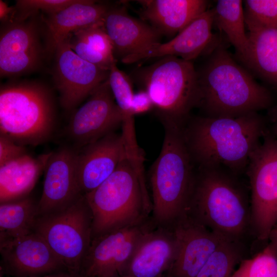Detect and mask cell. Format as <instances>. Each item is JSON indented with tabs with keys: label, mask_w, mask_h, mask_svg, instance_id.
<instances>
[{
	"label": "cell",
	"mask_w": 277,
	"mask_h": 277,
	"mask_svg": "<svg viewBox=\"0 0 277 277\" xmlns=\"http://www.w3.org/2000/svg\"><path fill=\"white\" fill-rule=\"evenodd\" d=\"M244 12L248 30L277 27V0L244 1Z\"/></svg>",
	"instance_id": "cell-31"
},
{
	"label": "cell",
	"mask_w": 277,
	"mask_h": 277,
	"mask_svg": "<svg viewBox=\"0 0 277 277\" xmlns=\"http://www.w3.org/2000/svg\"><path fill=\"white\" fill-rule=\"evenodd\" d=\"M103 26L116 60L160 43L162 34L150 25L130 15L124 6H109Z\"/></svg>",
	"instance_id": "cell-20"
},
{
	"label": "cell",
	"mask_w": 277,
	"mask_h": 277,
	"mask_svg": "<svg viewBox=\"0 0 277 277\" xmlns=\"http://www.w3.org/2000/svg\"><path fill=\"white\" fill-rule=\"evenodd\" d=\"M178 248L174 229L156 227L144 236L121 277H166Z\"/></svg>",
	"instance_id": "cell-19"
},
{
	"label": "cell",
	"mask_w": 277,
	"mask_h": 277,
	"mask_svg": "<svg viewBox=\"0 0 277 277\" xmlns=\"http://www.w3.org/2000/svg\"><path fill=\"white\" fill-rule=\"evenodd\" d=\"M143 164L125 159L108 178L84 195L92 215V239L141 223L151 216Z\"/></svg>",
	"instance_id": "cell-5"
},
{
	"label": "cell",
	"mask_w": 277,
	"mask_h": 277,
	"mask_svg": "<svg viewBox=\"0 0 277 277\" xmlns=\"http://www.w3.org/2000/svg\"><path fill=\"white\" fill-rule=\"evenodd\" d=\"M274 228L277 230V224Z\"/></svg>",
	"instance_id": "cell-39"
},
{
	"label": "cell",
	"mask_w": 277,
	"mask_h": 277,
	"mask_svg": "<svg viewBox=\"0 0 277 277\" xmlns=\"http://www.w3.org/2000/svg\"><path fill=\"white\" fill-rule=\"evenodd\" d=\"M268 118L271 127L270 132L277 138V106H273L269 109Z\"/></svg>",
	"instance_id": "cell-36"
},
{
	"label": "cell",
	"mask_w": 277,
	"mask_h": 277,
	"mask_svg": "<svg viewBox=\"0 0 277 277\" xmlns=\"http://www.w3.org/2000/svg\"><path fill=\"white\" fill-rule=\"evenodd\" d=\"M27 153L25 146L0 134V166Z\"/></svg>",
	"instance_id": "cell-33"
},
{
	"label": "cell",
	"mask_w": 277,
	"mask_h": 277,
	"mask_svg": "<svg viewBox=\"0 0 277 277\" xmlns=\"http://www.w3.org/2000/svg\"><path fill=\"white\" fill-rule=\"evenodd\" d=\"M127 157L144 160L132 153L122 133L115 132L76 150V174L82 194L100 186Z\"/></svg>",
	"instance_id": "cell-14"
},
{
	"label": "cell",
	"mask_w": 277,
	"mask_h": 277,
	"mask_svg": "<svg viewBox=\"0 0 277 277\" xmlns=\"http://www.w3.org/2000/svg\"><path fill=\"white\" fill-rule=\"evenodd\" d=\"M55 123L54 98L46 85L12 80L1 85L0 134L23 146H37L51 137Z\"/></svg>",
	"instance_id": "cell-6"
},
{
	"label": "cell",
	"mask_w": 277,
	"mask_h": 277,
	"mask_svg": "<svg viewBox=\"0 0 277 277\" xmlns=\"http://www.w3.org/2000/svg\"><path fill=\"white\" fill-rule=\"evenodd\" d=\"M214 16L208 9L192 21L170 41L152 45L121 60L125 64L164 56H175L191 61L199 56L209 54L219 44L212 32Z\"/></svg>",
	"instance_id": "cell-16"
},
{
	"label": "cell",
	"mask_w": 277,
	"mask_h": 277,
	"mask_svg": "<svg viewBox=\"0 0 277 277\" xmlns=\"http://www.w3.org/2000/svg\"><path fill=\"white\" fill-rule=\"evenodd\" d=\"M156 226L146 221L92 239L80 273L84 277H121L144 236Z\"/></svg>",
	"instance_id": "cell-10"
},
{
	"label": "cell",
	"mask_w": 277,
	"mask_h": 277,
	"mask_svg": "<svg viewBox=\"0 0 277 277\" xmlns=\"http://www.w3.org/2000/svg\"><path fill=\"white\" fill-rule=\"evenodd\" d=\"M92 215L85 195L60 210L38 216L40 234L67 271L80 273L92 241Z\"/></svg>",
	"instance_id": "cell-8"
},
{
	"label": "cell",
	"mask_w": 277,
	"mask_h": 277,
	"mask_svg": "<svg viewBox=\"0 0 277 277\" xmlns=\"http://www.w3.org/2000/svg\"><path fill=\"white\" fill-rule=\"evenodd\" d=\"M57 277H84L81 273H76L67 271L66 272L57 273Z\"/></svg>",
	"instance_id": "cell-37"
},
{
	"label": "cell",
	"mask_w": 277,
	"mask_h": 277,
	"mask_svg": "<svg viewBox=\"0 0 277 277\" xmlns=\"http://www.w3.org/2000/svg\"><path fill=\"white\" fill-rule=\"evenodd\" d=\"M140 15L162 35L178 34L208 10L204 0H139Z\"/></svg>",
	"instance_id": "cell-22"
},
{
	"label": "cell",
	"mask_w": 277,
	"mask_h": 277,
	"mask_svg": "<svg viewBox=\"0 0 277 277\" xmlns=\"http://www.w3.org/2000/svg\"><path fill=\"white\" fill-rule=\"evenodd\" d=\"M249 49L244 63L269 83L277 86V27L248 30Z\"/></svg>",
	"instance_id": "cell-24"
},
{
	"label": "cell",
	"mask_w": 277,
	"mask_h": 277,
	"mask_svg": "<svg viewBox=\"0 0 277 277\" xmlns=\"http://www.w3.org/2000/svg\"><path fill=\"white\" fill-rule=\"evenodd\" d=\"M269 242L250 259H244L232 277H277V230L274 228Z\"/></svg>",
	"instance_id": "cell-29"
},
{
	"label": "cell",
	"mask_w": 277,
	"mask_h": 277,
	"mask_svg": "<svg viewBox=\"0 0 277 277\" xmlns=\"http://www.w3.org/2000/svg\"><path fill=\"white\" fill-rule=\"evenodd\" d=\"M2 24L1 76L14 77L38 69L47 53L41 40L44 32L36 17Z\"/></svg>",
	"instance_id": "cell-12"
},
{
	"label": "cell",
	"mask_w": 277,
	"mask_h": 277,
	"mask_svg": "<svg viewBox=\"0 0 277 277\" xmlns=\"http://www.w3.org/2000/svg\"><path fill=\"white\" fill-rule=\"evenodd\" d=\"M123 120L108 78L70 116L64 130L68 142L65 145L78 150L115 132L122 126Z\"/></svg>",
	"instance_id": "cell-11"
},
{
	"label": "cell",
	"mask_w": 277,
	"mask_h": 277,
	"mask_svg": "<svg viewBox=\"0 0 277 277\" xmlns=\"http://www.w3.org/2000/svg\"><path fill=\"white\" fill-rule=\"evenodd\" d=\"M133 76L149 94L163 126L183 129L200 98L197 73L192 62L164 56L138 68Z\"/></svg>",
	"instance_id": "cell-7"
},
{
	"label": "cell",
	"mask_w": 277,
	"mask_h": 277,
	"mask_svg": "<svg viewBox=\"0 0 277 277\" xmlns=\"http://www.w3.org/2000/svg\"><path fill=\"white\" fill-rule=\"evenodd\" d=\"M37 203L28 195L0 204V240L14 239L34 231Z\"/></svg>",
	"instance_id": "cell-27"
},
{
	"label": "cell",
	"mask_w": 277,
	"mask_h": 277,
	"mask_svg": "<svg viewBox=\"0 0 277 277\" xmlns=\"http://www.w3.org/2000/svg\"><path fill=\"white\" fill-rule=\"evenodd\" d=\"M208 54L197 71V107L204 116L234 117L273 106L270 91L238 64L223 45L219 43Z\"/></svg>",
	"instance_id": "cell-2"
},
{
	"label": "cell",
	"mask_w": 277,
	"mask_h": 277,
	"mask_svg": "<svg viewBox=\"0 0 277 277\" xmlns=\"http://www.w3.org/2000/svg\"><path fill=\"white\" fill-rule=\"evenodd\" d=\"M108 81L115 102L123 115L122 131L135 132L134 115L131 112V102L134 93L130 76L120 70L116 63L109 70Z\"/></svg>",
	"instance_id": "cell-30"
},
{
	"label": "cell",
	"mask_w": 277,
	"mask_h": 277,
	"mask_svg": "<svg viewBox=\"0 0 277 277\" xmlns=\"http://www.w3.org/2000/svg\"><path fill=\"white\" fill-rule=\"evenodd\" d=\"M0 252L3 268L15 277L44 276L64 268L44 238L35 231L0 240Z\"/></svg>",
	"instance_id": "cell-15"
},
{
	"label": "cell",
	"mask_w": 277,
	"mask_h": 277,
	"mask_svg": "<svg viewBox=\"0 0 277 277\" xmlns=\"http://www.w3.org/2000/svg\"><path fill=\"white\" fill-rule=\"evenodd\" d=\"M68 38L71 49L77 55L101 68L109 71L117 62L103 22L81 28Z\"/></svg>",
	"instance_id": "cell-25"
},
{
	"label": "cell",
	"mask_w": 277,
	"mask_h": 277,
	"mask_svg": "<svg viewBox=\"0 0 277 277\" xmlns=\"http://www.w3.org/2000/svg\"><path fill=\"white\" fill-rule=\"evenodd\" d=\"M240 177L223 170L197 169L186 215L228 240L242 242L251 232V204Z\"/></svg>",
	"instance_id": "cell-3"
},
{
	"label": "cell",
	"mask_w": 277,
	"mask_h": 277,
	"mask_svg": "<svg viewBox=\"0 0 277 277\" xmlns=\"http://www.w3.org/2000/svg\"><path fill=\"white\" fill-rule=\"evenodd\" d=\"M173 229L179 248L166 277H196L211 255L227 240L187 215Z\"/></svg>",
	"instance_id": "cell-18"
},
{
	"label": "cell",
	"mask_w": 277,
	"mask_h": 277,
	"mask_svg": "<svg viewBox=\"0 0 277 277\" xmlns=\"http://www.w3.org/2000/svg\"><path fill=\"white\" fill-rule=\"evenodd\" d=\"M243 242L224 241L209 258L196 277H232L236 266L244 259Z\"/></svg>",
	"instance_id": "cell-28"
},
{
	"label": "cell",
	"mask_w": 277,
	"mask_h": 277,
	"mask_svg": "<svg viewBox=\"0 0 277 277\" xmlns=\"http://www.w3.org/2000/svg\"><path fill=\"white\" fill-rule=\"evenodd\" d=\"M53 53V82L65 110L74 109L108 78L109 71L81 58L71 49L68 37L58 44Z\"/></svg>",
	"instance_id": "cell-13"
},
{
	"label": "cell",
	"mask_w": 277,
	"mask_h": 277,
	"mask_svg": "<svg viewBox=\"0 0 277 277\" xmlns=\"http://www.w3.org/2000/svg\"><path fill=\"white\" fill-rule=\"evenodd\" d=\"M50 152L37 156L28 153L0 166V202L29 195L44 169Z\"/></svg>",
	"instance_id": "cell-23"
},
{
	"label": "cell",
	"mask_w": 277,
	"mask_h": 277,
	"mask_svg": "<svg viewBox=\"0 0 277 277\" xmlns=\"http://www.w3.org/2000/svg\"><path fill=\"white\" fill-rule=\"evenodd\" d=\"M76 150L64 144L50 152L44 169L38 216L63 208L83 195L76 174Z\"/></svg>",
	"instance_id": "cell-17"
},
{
	"label": "cell",
	"mask_w": 277,
	"mask_h": 277,
	"mask_svg": "<svg viewBox=\"0 0 277 277\" xmlns=\"http://www.w3.org/2000/svg\"><path fill=\"white\" fill-rule=\"evenodd\" d=\"M15 13V6H9L2 0L0 1V20L1 24L12 21Z\"/></svg>",
	"instance_id": "cell-35"
},
{
	"label": "cell",
	"mask_w": 277,
	"mask_h": 277,
	"mask_svg": "<svg viewBox=\"0 0 277 277\" xmlns=\"http://www.w3.org/2000/svg\"><path fill=\"white\" fill-rule=\"evenodd\" d=\"M78 0H18L15 6L13 21H23L36 15L38 11L51 15L57 13Z\"/></svg>",
	"instance_id": "cell-32"
},
{
	"label": "cell",
	"mask_w": 277,
	"mask_h": 277,
	"mask_svg": "<svg viewBox=\"0 0 277 277\" xmlns=\"http://www.w3.org/2000/svg\"><path fill=\"white\" fill-rule=\"evenodd\" d=\"M250 186L251 233L269 240L277 224V138L267 130L252 154L246 172Z\"/></svg>",
	"instance_id": "cell-9"
},
{
	"label": "cell",
	"mask_w": 277,
	"mask_h": 277,
	"mask_svg": "<svg viewBox=\"0 0 277 277\" xmlns=\"http://www.w3.org/2000/svg\"><path fill=\"white\" fill-rule=\"evenodd\" d=\"M57 273L46 275L44 276H31V277H57Z\"/></svg>",
	"instance_id": "cell-38"
},
{
	"label": "cell",
	"mask_w": 277,
	"mask_h": 277,
	"mask_svg": "<svg viewBox=\"0 0 277 277\" xmlns=\"http://www.w3.org/2000/svg\"><path fill=\"white\" fill-rule=\"evenodd\" d=\"M153 108V102L147 91L142 89L134 93L131 102V112L134 116L147 113Z\"/></svg>",
	"instance_id": "cell-34"
},
{
	"label": "cell",
	"mask_w": 277,
	"mask_h": 277,
	"mask_svg": "<svg viewBox=\"0 0 277 277\" xmlns=\"http://www.w3.org/2000/svg\"><path fill=\"white\" fill-rule=\"evenodd\" d=\"M267 130L265 120L252 112L234 117H191L183 134L197 169H221L241 176Z\"/></svg>",
	"instance_id": "cell-1"
},
{
	"label": "cell",
	"mask_w": 277,
	"mask_h": 277,
	"mask_svg": "<svg viewBox=\"0 0 277 277\" xmlns=\"http://www.w3.org/2000/svg\"><path fill=\"white\" fill-rule=\"evenodd\" d=\"M160 153L150 168L151 217L156 227L173 229L186 215L197 169L183 129L165 125Z\"/></svg>",
	"instance_id": "cell-4"
},
{
	"label": "cell",
	"mask_w": 277,
	"mask_h": 277,
	"mask_svg": "<svg viewBox=\"0 0 277 277\" xmlns=\"http://www.w3.org/2000/svg\"><path fill=\"white\" fill-rule=\"evenodd\" d=\"M109 7L94 1L78 0L57 13L42 16L47 53H53L58 44L73 32L103 23Z\"/></svg>",
	"instance_id": "cell-21"
},
{
	"label": "cell",
	"mask_w": 277,
	"mask_h": 277,
	"mask_svg": "<svg viewBox=\"0 0 277 277\" xmlns=\"http://www.w3.org/2000/svg\"><path fill=\"white\" fill-rule=\"evenodd\" d=\"M241 0H219L213 8L214 23L226 35L239 57L245 61L249 49L247 33Z\"/></svg>",
	"instance_id": "cell-26"
}]
</instances>
